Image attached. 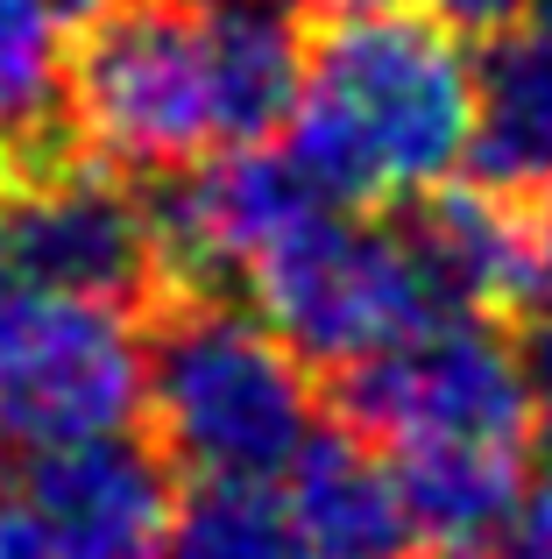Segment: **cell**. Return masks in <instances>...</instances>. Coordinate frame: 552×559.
<instances>
[{
  "mask_svg": "<svg viewBox=\"0 0 552 559\" xmlns=\"http://www.w3.org/2000/svg\"><path fill=\"white\" fill-rule=\"evenodd\" d=\"M304 36L284 0H113L71 28V150L121 178H170L213 150L269 142L298 99Z\"/></svg>",
  "mask_w": 552,
  "mask_h": 559,
  "instance_id": "cell-1",
  "label": "cell"
},
{
  "mask_svg": "<svg viewBox=\"0 0 552 559\" xmlns=\"http://www.w3.org/2000/svg\"><path fill=\"white\" fill-rule=\"evenodd\" d=\"M298 170L333 205H411L468 164L475 57L432 8H340L298 64L284 114Z\"/></svg>",
  "mask_w": 552,
  "mask_h": 559,
  "instance_id": "cell-2",
  "label": "cell"
},
{
  "mask_svg": "<svg viewBox=\"0 0 552 559\" xmlns=\"http://www.w3.org/2000/svg\"><path fill=\"white\" fill-rule=\"evenodd\" d=\"M142 411L156 453L199 481H276L319 432L312 369L227 290H170L142 333Z\"/></svg>",
  "mask_w": 552,
  "mask_h": 559,
  "instance_id": "cell-3",
  "label": "cell"
},
{
  "mask_svg": "<svg viewBox=\"0 0 552 559\" xmlns=\"http://www.w3.org/2000/svg\"><path fill=\"white\" fill-rule=\"evenodd\" d=\"M340 418L389 461L440 453H525L539 439V404L503 319L440 312L397 347L340 369Z\"/></svg>",
  "mask_w": 552,
  "mask_h": 559,
  "instance_id": "cell-4",
  "label": "cell"
},
{
  "mask_svg": "<svg viewBox=\"0 0 552 559\" xmlns=\"http://www.w3.org/2000/svg\"><path fill=\"white\" fill-rule=\"evenodd\" d=\"M241 290L284 333V347L304 369H333V376L397 347L425 319H440L404 234L361 219L355 205H319L312 219H298L241 276Z\"/></svg>",
  "mask_w": 552,
  "mask_h": 559,
  "instance_id": "cell-5",
  "label": "cell"
},
{
  "mask_svg": "<svg viewBox=\"0 0 552 559\" xmlns=\"http://www.w3.org/2000/svg\"><path fill=\"white\" fill-rule=\"evenodd\" d=\"M142 411V333L128 305L0 276V467L128 432Z\"/></svg>",
  "mask_w": 552,
  "mask_h": 559,
  "instance_id": "cell-6",
  "label": "cell"
},
{
  "mask_svg": "<svg viewBox=\"0 0 552 559\" xmlns=\"http://www.w3.org/2000/svg\"><path fill=\"white\" fill-rule=\"evenodd\" d=\"M0 276L128 312L164 298L149 191L79 150H22L0 178Z\"/></svg>",
  "mask_w": 552,
  "mask_h": 559,
  "instance_id": "cell-7",
  "label": "cell"
},
{
  "mask_svg": "<svg viewBox=\"0 0 552 559\" xmlns=\"http://www.w3.org/2000/svg\"><path fill=\"white\" fill-rule=\"evenodd\" d=\"M170 461L128 432L0 467V559H164Z\"/></svg>",
  "mask_w": 552,
  "mask_h": 559,
  "instance_id": "cell-8",
  "label": "cell"
},
{
  "mask_svg": "<svg viewBox=\"0 0 552 559\" xmlns=\"http://www.w3.org/2000/svg\"><path fill=\"white\" fill-rule=\"evenodd\" d=\"M156 185L164 191L149 199V219H156L164 298L170 290H235L298 219L333 205L298 170V156L269 150V142L213 150Z\"/></svg>",
  "mask_w": 552,
  "mask_h": 559,
  "instance_id": "cell-9",
  "label": "cell"
},
{
  "mask_svg": "<svg viewBox=\"0 0 552 559\" xmlns=\"http://www.w3.org/2000/svg\"><path fill=\"white\" fill-rule=\"evenodd\" d=\"M418 276H425L440 312L475 319H511L517 305L539 298L545 284V234L539 213H525V191H503L482 178H446L418 191L397 219Z\"/></svg>",
  "mask_w": 552,
  "mask_h": 559,
  "instance_id": "cell-10",
  "label": "cell"
},
{
  "mask_svg": "<svg viewBox=\"0 0 552 559\" xmlns=\"http://www.w3.org/2000/svg\"><path fill=\"white\" fill-rule=\"evenodd\" d=\"M276 489L290 496L304 532L333 559H418L425 552L411 532V510H404V489L389 475V461L369 439L340 432V425H319L298 447V461L276 475Z\"/></svg>",
  "mask_w": 552,
  "mask_h": 559,
  "instance_id": "cell-11",
  "label": "cell"
},
{
  "mask_svg": "<svg viewBox=\"0 0 552 559\" xmlns=\"http://www.w3.org/2000/svg\"><path fill=\"white\" fill-rule=\"evenodd\" d=\"M468 170L503 191L552 185V36H496L475 64Z\"/></svg>",
  "mask_w": 552,
  "mask_h": 559,
  "instance_id": "cell-12",
  "label": "cell"
},
{
  "mask_svg": "<svg viewBox=\"0 0 552 559\" xmlns=\"http://www.w3.org/2000/svg\"><path fill=\"white\" fill-rule=\"evenodd\" d=\"M164 559H333L276 481H199L170 510Z\"/></svg>",
  "mask_w": 552,
  "mask_h": 559,
  "instance_id": "cell-13",
  "label": "cell"
},
{
  "mask_svg": "<svg viewBox=\"0 0 552 559\" xmlns=\"http://www.w3.org/2000/svg\"><path fill=\"white\" fill-rule=\"evenodd\" d=\"M64 0H0V150L8 156L50 142L64 107Z\"/></svg>",
  "mask_w": 552,
  "mask_h": 559,
  "instance_id": "cell-14",
  "label": "cell"
},
{
  "mask_svg": "<svg viewBox=\"0 0 552 559\" xmlns=\"http://www.w3.org/2000/svg\"><path fill=\"white\" fill-rule=\"evenodd\" d=\"M475 559H552V461L525 475V496H517L511 524H503Z\"/></svg>",
  "mask_w": 552,
  "mask_h": 559,
  "instance_id": "cell-15",
  "label": "cell"
},
{
  "mask_svg": "<svg viewBox=\"0 0 552 559\" xmlns=\"http://www.w3.org/2000/svg\"><path fill=\"white\" fill-rule=\"evenodd\" d=\"M517 355H525V376H531L539 425H552V290L531 298V319H525V333H517Z\"/></svg>",
  "mask_w": 552,
  "mask_h": 559,
  "instance_id": "cell-16",
  "label": "cell"
},
{
  "mask_svg": "<svg viewBox=\"0 0 552 559\" xmlns=\"http://www.w3.org/2000/svg\"><path fill=\"white\" fill-rule=\"evenodd\" d=\"M440 22H454L460 36H503V28L525 14V0H432Z\"/></svg>",
  "mask_w": 552,
  "mask_h": 559,
  "instance_id": "cell-17",
  "label": "cell"
},
{
  "mask_svg": "<svg viewBox=\"0 0 552 559\" xmlns=\"http://www.w3.org/2000/svg\"><path fill=\"white\" fill-rule=\"evenodd\" d=\"M525 22L539 28V36H552V0H525Z\"/></svg>",
  "mask_w": 552,
  "mask_h": 559,
  "instance_id": "cell-18",
  "label": "cell"
},
{
  "mask_svg": "<svg viewBox=\"0 0 552 559\" xmlns=\"http://www.w3.org/2000/svg\"><path fill=\"white\" fill-rule=\"evenodd\" d=\"M539 234H545V262H552V185H545V213H539Z\"/></svg>",
  "mask_w": 552,
  "mask_h": 559,
  "instance_id": "cell-19",
  "label": "cell"
},
{
  "mask_svg": "<svg viewBox=\"0 0 552 559\" xmlns=\"http://www.w3.org/2000/svg\"><path fill=\"white\" fill-rule=\"evenodd\" d=\"M333 8H375V0H333Z\"/></svg>",
  "mask_w": 552,
  "mask_h": 559,
  "instance_id": "cell-20",
  "label": "cell"
},
{
  "mask_svg": "<svg viewBox=\"0 0 552 559\" xmlns=\"http://www.w3.org/2000/svg\"><path fill=\"white\" fill-rule=\"evenodd\" d=\"M440 559H475V552H440Z\"/></svg>",
  "mask_w": 552,
  "mask_h": 559,
  "instance_id": "cell-21",
  "label": "cell"
}]
</instances>
